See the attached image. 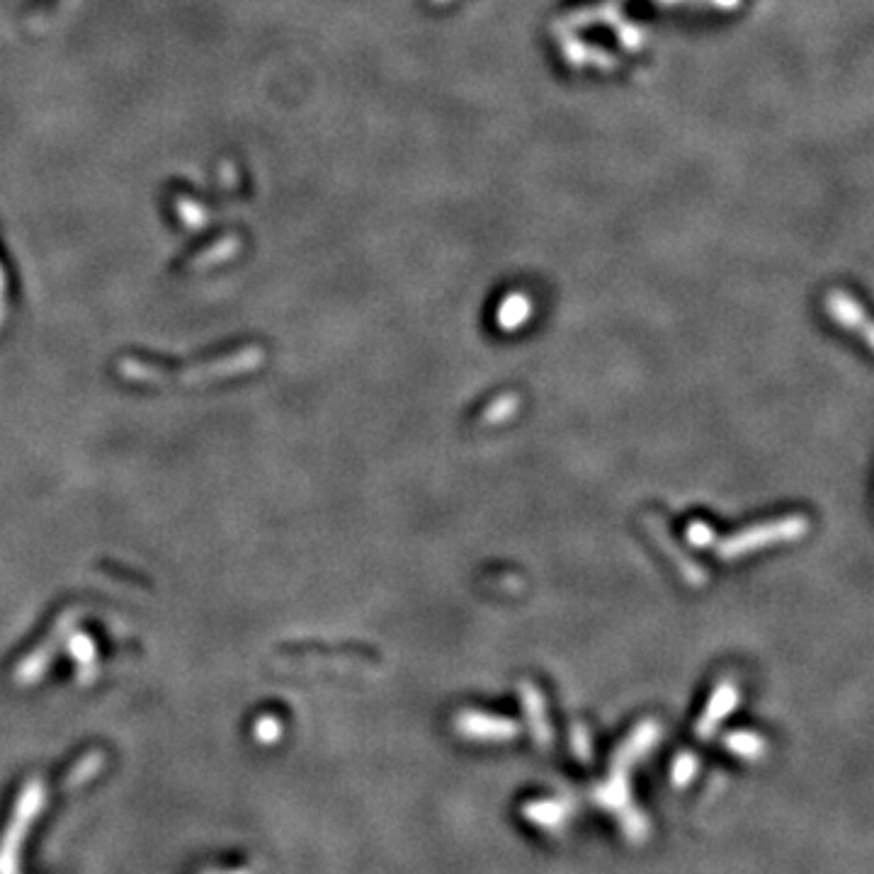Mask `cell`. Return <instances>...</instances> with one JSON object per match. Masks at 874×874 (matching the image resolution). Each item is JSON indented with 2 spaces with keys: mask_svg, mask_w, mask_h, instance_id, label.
Returning a JSON list of instances; mask_svg holds the SVG:
<instances>
[{
  "mask_svg": "<svg viewBox=\"0 0 874 874\" xmlns=\"http://www.w3.org/2000/svg\"><path fill=\"white\" fill-rule=\"evenodd\" d=\"M804 530H807V520L804 518H785L780 522H768V525L753 527V530L743 532V535L726 539V542H722V547H717V554L726 556V559H729V556H741L746 552H753V549L768 547V544L773 542H790V539L802 537Z\"/></svg>",
  "mask_w": 874,
  "mask_h": 874,
  "instance_id": "cell-1",
  "label": "cell"
},
{
  "mask_svg": "<svg viewBox=\"0 0 874 874\" xmlns=\"http://www.w3.org/2000/svg\"><path fill=\"white\" fill-rule=\"evenodd\" d=\"M464 731H496V734H513V726L503 724V722H486L484 717H479V714H469V717H462V722H459Z\"/></svg>",
  "mask_w": 874,
  "mask_h": 874,
  "instance_id": "cell-2",
  "label": "cell"
},
{
  "mask_svg": "<svg viewBox=\"0 0 874 874\" xmlns=\"http://www.w3.org/2000/svg\"><path fill=\"white\" fill-rule=\"evenodd\" d=\"M515 404H518V401H515V396H503V399H498L496 404L491 406L493 411L484 413V421H488V423L503 421V418H508L510 413L515 411Z\"/></svg>",
  "mask_w": 874,
  "mask_h": 874,
  "instance_id": "cell-3",
  "label": "cell"
},
{
  "mask_svg": "<svg viewBox=\"0 0 874 874\" xmlns=\"http://www.w3.org/2000/svg\"><path fill=\"white\" fill-rule=\"evenodd\" d=\"M712 537H714V532L709 530L705 522H692V525H690L688 539H690L692 544H695V547H707V542Z\"/></svg>",
  "mask_w": 874,
  "mask_h": 874,
  "instance_id": "cell-4",
  "label": "cell"
}]
</instances>
